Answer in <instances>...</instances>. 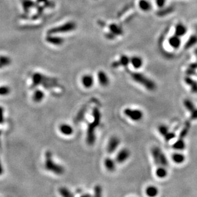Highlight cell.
Masks as SVG:
<instances>
[{
	"label": "cell",
	"mask_w": 197,
	"mask_h": 197,
	"mask_svg": "<svg viewBox=\"0 0 197 197\" xmlns=\"http://www.w3.org/2000/svg\"><path fill=\"white\" fill-rule=\"evenodd\" d=\"M94 120L91 123L89 124L86 133V142L87 144L92 145L94 144L95 142V129L98 127L100 123L101 119V114L99 109L97 107H94L92 111Z\"/></svg>",
	"instance_id": "cell-1"
},
{
	"label": "cell",
	"mask_w": 197,
	"mask_h": 197,
	"mask_svg": "<svg viewBox=\"0 0 197 197\" xmlns=\"http://www.w3.org/2000/svg\"><path fill=\"white\" fill-rule=\"evenodd\" d=\"M45 168L56 175H62L65 172L64 166L54 161L52 153L49 150L46 151L45 154Z\"/></svg>",
	"instance_id": "cell-2"
},
{
	"label": "cell",
	"mask_w": 197,
	"mask_h": 197,
	"mask_svg": "<svg viewBox=\"0 0 197 197\" xmlns=\"http://www.w3.org/2000/svg\"><path fill=\"white\" fill-rule=\"evenodd\" d=\"M131 76L134 81L145 87L146 89L154 91L156 89V83L142 73L134 72L131 73Z\"/></svg>",
	"instance_id": "cell-3"
},
{
	"label": "cell",
	"mask_w": 197,
	"mask_h": 197,
	"mask_svg": "<svg viewBox=\"0 0 197 197\" xmlns=\"http://www.w3.org/2000/svg\"><path fill=\"white\" fill-rule=\"evenodd\" d=\"M125 115L133 121H138L143 118L144 114L140 110L132 109V108H125L124 111Z\"/></svg>",
	"instance_id": "cell-4"
},
{
	"label": "cell",
	"mask_w": 197,
	"mask_h": 197,
	"mask_svg": "<svg viewBox=\"0 0 197 197\" xmlns=\"http://www.w3.org/2000/svg\"><path fill=\"white\" fill-rule=\"evenodd\" d=\"M167 44L168 45V47L171 51H176L180 48L181 46L182 41L181 38L177 36V35H174L170 36L167 40Z\"/></svg>",
	"instance_id": "cell-5"
},
{
	"label": "cell",
	"mask_w": 197,
	"mask_h": 197,
	"mask_svg": "<svg viewBox=\"0 0 197 197\" xmlns=\"http://www.w3.org/2000/svg\"><path fill=\"white\" fill-rule=\"evenodd\" d=\"M76 27V25L73 23H67L63 26L57 27L55 28H53L51 30L49 31V34H54L56 33H64V32H68L73 30V29Z\"/></svg>",
	"instance_id": "cell-6"
},
{
	"label": "cell",
	"mask_w": 197,
	"mask_h": 197,
	"mask_svg": "<svg viewBox=\"0 0 197 197\" xmlns=\"http://www.w3.org/2000/svg\"><path fill=\"white\" fill-rule=\"evenodd\" d=\"M120 144V140L116 137H113L108 142L107 146V151L108 153L111 154L115 151Z\"/></svg>",
	"instance_id": "cell-7"
},
{
	"label": "cell",
	"mask_w": 197,
	"mask_h": 197,
	"mask_svg": "<svg viewBox=\"0 0 197 197\" xmlns=\"http://www.w3.org/2000/svg\"><path fill=\"white\" fill-rule=\"evenodd\" d=\"M130 156V152L127 149H122L116 154V161L119 163H122L126 161Z\"/></svg>",
	"instance_id": "cell-8"
},
{
	"label": "cell",
	"mask_w": 197,
	"mask_h": 197,
	"mask_svg": "<svg viewBox=\"0 0 197 197\" xmlns=\"http://www.w3.org/2000/svg\"><path fill=\"white\" fill-rule=\"evenodd\" d=\"M187 32V28L184 24L179 23L175 27L174 35H177L179 37H182L185 35Z\"/></svg>",
	"instance_id": "cell-9"
},
{
	"label": "cell",
	"mask_w": 197,
	"mask_h": 197,
	"mask_svg": "<svg viewBox=\"0 0 197 197\" xmlns=\"http://www.w3.org/2000/svg\"><path fill=\"white\" fill-rule=\"evenodd\" d=\"M94 78L91 75H85L81 78V82L86 88H90L94 84Z\"/></svg>",
	"instance_id": "cell-10"
},
{
	"label": "cell",
	"mask_w": 197,
	"mask_h": 197,
	"mask_svg": "<svg viewBox=\"0 0 197 197\" xmlns=\"http://www.w3.org/2000/svg\"><path fill=\"white\" fill-rule=\"evenodd\" d=\"M138 7L141 11L145 12H149L152 9L151 3L148 0H140L138 1Z\"/></svg>",
	"instance_id": "cell-11"
},
{
	"label": "cell",
	"mask_w": 197,
	"mask_h": 197,
	"mask_svg": "<svg viewBox=\"0 0 197 197\" xmlns=\"http://www.w3.org/2000/svg\"><path fill=\"white\" fill-rule=\"evenodd\" d=\"M130 63L135 69H140L143 66L144 61L141 57L133 56L130 59Z\"/></svg>",
	"instance_id": "cell-12"
},
{
	"label": "cell",
	"mask_w": 197,
	"mask_h": 197,
	"mask_svg": "<svg viewBox=\"0 0 197 197\" xmlns=\"http://www.w3.org/2000/svg\"><path fill=\"white\" fill-rule=\"evenodd\" d=\"M97 77L100 84L102 86H107L109 84V78L108 75L104 72L100 71L97 74Z\"/></svg>",
	"instance_id": "cell-13"
},
{
	"label": "cell",
	"mask_w": 197,
	"mask_h": 197,
	"mask_svg": "<svg viewBox=\"0 0 197 197\" xmlns=\"http://www.w3.org/2000/svg\"><path fill=\"white\" fill-rule=\"evenodd\" d=\"M60 132L65 135H70L73 133V128L68 124H62L60 126Z\"/></svg>",
	"instance_id": "cell-14"
},
{
	"label": "cell",
	"mask_w": 197,
	"mask_h": 197,
	"mask_svg": "<svg viewBox=\"0 0 197 197\" xmlns=\"http://www.w3.org/2000/svg\"><path fill=\"white\" fill-rule=\"evenodd\" d=\"M87 108H88L87 105H85V106L82 107L81 109L79 110L78 113L76 116V118H75V119H74L75 123H78L79 122H81V121L84 119V117H85V114L86 112V110H87Z\"/></svg>",
	"instance_id": "cell-15"
},
{
	"label": "cell",
	"mask_w": 197,
	"mask_h": 197,
	"mask_svg": "<svg viewBox=\"0 0 197 197\" xmlns=\"http://www.w3.org/2000/svg\"><path fill=\"white\" fill-rule=\"evenodd\" d=\"M162 151L160 148H159L158 147H154L151 150V153L152 155L153 159L154 160V163H156L157 165H158V161H159V158L160 154H161Z\"/></svg>",
	"instance_id": "cell-16"
},
{
	"label": "cell",
	"mask_w": 197,
	"mask_h": 197,
	"mask_svg": "<svg viewBox=\"0 0 197 197\" xmlns=\"http://www.w3.org/2000/svg\"><path fill=\"white\" fill-rule=\"evenodd\" d=\"M104 165H105L106 169L109 171L113 172L115 170V162L110 158H106L105 161H104Z\"/></svg>",
	"instance_id": "cell-17"
},
{
	"label": "cell",
	"mask_w": 197,
	"mask_h": 197,
	"mask_svg": "<svg viewBox=\"0 0 197 197\" xmlns=\"http://www.w3.org/2000/svg\"><path fill=\"white\" fill-rule=\"evenodd\" d=\"M146 194L149 197H156L158 195V190L156 186H149L145 190Z\"/></svg>",
	"instance_id": "cell-18"
},
{
	"label": "cell",
	"mask_w": 197,
	"mask_h": 197,
	"mask_svg": "<svg viewBox=\"0 0 197 197\" xmlns=\"http://www.w3.org/2000/svg\"><path fill=\"white\" fill-rule=\"evenodd\" d=\"M44 98V93L43 91L40 90H36L33 95V101L37 103H39L42 102Z\"/></svg>",
	"instance_id": "cell-19"
},
{
	"label": "cell",
	"mask_w": 197,
	"mask_h": 197,
	"mask_svg": "<svg viewBox=\"0 0 197 197\" xmlns=\"http://www.w3.org/2000/svg\"><path fill=\"white\" fill-rule=\"evenodd\" d=\"M191 127V123L190 121H187L185 123V126H184V128L182 129V130L181 131V133L179 135V138L181 139H183L184 138H185L186 135H187L188 132H189V129Z\"/></svg>",
	"instance_id": "cell-20"
},
{
	"label": "cell",
	"mask_w": 197,
	"mask_h": 197,
	"mask_svg": "<svg viewBox=\"0 0 197 197\" xmlns=\"http://www.w3.org/2000/svg\"><path fill=\"white\" fill-rule=\"evenodd\" d=\"M174 10V8L171 7H169L165 8H161L160 10H159L157 14L159 17H164V16H166V15H168L169 14L171 13V12H172Z\"/></svg>",
	"instance_id": "cell-21"
},
{
	"label": "cell",
	"mask_w": 197,
	"mask_h": 197,
	"mask_svg": "<svg viewBox=\"0 0 197 197\" xmlns=\"http://www.w3.org/2000/svg\"><path fill=\"white\" fill-rule=\"evenodd\" d=\"M59 193L62 197H74L73 193L65 187L60 188L59 189Z\"/></svg>",
	"instance_id": "cell-22"
},
{
	"label": "cell",
	"mask_w": 197,
	"mask_h": 197,
	"mask_svg": "<svg viewBox=\"0 0 197 197\" xmlns=\"http://www.w3.org/2000/svg\"><path fill=\"white\" fill-rule=\"evenodd\" d=\"M172 160L175 163L180 164V163H183L185 160V156L182 154L175 153L172 155Z\"/></svg>",
	"instance_id": "cell-23"
},
{
	"label": "cell",
	"mask_w": 197,
	"mask_h": 197,
	"mask_svg": "<svg viewBox=\"0 0 197 197\" xmlns=\"http://www.w3.org/2000/svg\"><path fill=\"white\" fill-rule=\"evenodd\" d=\"M197 44V35H192L189 40L187 41V42L186 43V45H185V47L186 49H189L193 46L196 45Z\"/></svg>",
	"instance_id": "cell-24"
},
{
	"label": "cell",
	"mask_w": 197,
	"mask_h": 197,
	"mask_svg": "<svg viewBox=\"0 0 197 197\" xmlns=\"http://www.w3.org/2000/svg\"><path fill=\"white\" fill-rule=\"evenodd\" d=\"M156 174L159 178L163 179L166 177V176L167 175L168 172H167L166 169L165 168L164 166H160L156 170Z\"/></svg>",
	"instance_id": "cell-25"
},
{
	"label": "cell",
	"mask_w": 197,
	"mask_h": 197,
	"mask_svg": "<svg viewBox=\"0 0 197 197\" xmlns=\"http://www.w3.org/2000/svg\"><path fill=\"white\" fill-rule=\"evenodd\" d=\"M186 147V144L184 143L183 139H179L178 140L176 141V142L173 145V148L177 150H182Z\"/></svg>",
	"instance_id": "cell-26"
},
{
	"label": "cell",
	"mask_w": 197,
	"mask_h": 197,
	"mask_svg": "<svg viewBox=\"0 0 197 197\" xmlns=\"http://www.w3.org/2000/svg\"><path fill=\"white\" fill-rule=\"evenodd\" d=\"M48 42L54 45H60L63 42V39H60L59 37H53V36H49L46 39Z\"/></svg>",
	"instance_id": "cell-27"
},
{
	"label": "cell",
	"mask_w": 197,
	"mask_h": 197,
	"mask_svg": "<svg viewBox=\"0 0 197 197\" xmlns=\"http://www.w3.org/2000/svg\"><path fill=\"white\" fill-rule=\"evenodd\" d=\"M184 105L186 107V109L190 112H191L193 110H194L196 108L193 103L191 100L188 99H186L184 100Z\"/></svg>",
	"instance_id": "cell-28"
},
{
	"label": "cell",
	"mask_w": 197,
	"mask_h": 197,
	"mask_svg": "<svg viewBox=\"0 0 197 197\" xmlns=\"http://www.w3.org/2000/svg\"><path fill=\"white\" fill-rule=\"evenodd\" d=\"M10 63L11 60H10L9 57L3 56H0V65H1V67L9 65L10 64Z\"/></svg>",
	"instance_id": "cell-29"
},
{
	"label": "cell",
	"mask_w": 197,
	"mask_h": 197,
	"mask_svg": "<svg viewBox=\"0 0 197 197\" xmlns=\"http://www.w3.org/2000/svg\"><path fill=\"white\" fill-rule=\"evenodd\" d=\"M110 29L111 30V31L114 33V34H115L116 35L122 34V33H123L122 29L119 26H116V25L115 24H112L111 26H110Z\"/></svg>",
	"instance_id": "cell-30"
},
{
	"label": "cell",
	"mask_w": 197,
	"mask_h": 197,
	"mask_svg": "<svg viewBox=\"0 0 197 197\" xmlns=\"http://www.w3.org/2000/svg\"><path fill=\"white\" fill-rule=\"evenodd\" d=\"M158 129H159V133H160L163 137H165L166 135V134L169 132L168 128L166 126H165V125L159 126V128H158Z\"/></svg>",
	"instance_id": "cell-31"
},
{
	"label": "cell",
	"mask_w": 197,
	"mask_h": 197,
	"mask_svg": "<svg viewBox=\"0 0 197 197\" xmlns=\"http://www.w3.org/2000/svg\"><path fill=\"white\" fill-rule=\"evenodd\" d=\"M129 63H130V59L127 56H122L120 59L119 63H120L121 66H127Z\"/></svg>",
	"instance_id": "cell-32"
},
{
	"label": "cell",
	"mask_w": 197,
	"mask_h": 197,
	"mask_svg": "<svg viewBox=\"0 0 197 197\" xmlns=\"http://www.w3.org/2000/svg\"><path fill=\"white\" fill-rule=\"evenodd\" d=\"M102 187L100 185L95 186L94 189V197H102Z\"/></svg>",
	"instance_id": "cell-33"
},
{
	"label": "cell",
	"mask_w": 197,
	"mask_h": 197,
	"mask_svg": "<svg viewBox=\"0 0 197 197\" xmlns=\"http://www.w3.org/2000/svg\"><path fill=\"white\" fill-rule=\"evenodd\" d=\"M10 92V88L7 86L0 87V95H7Z\"/></svg>",
	"instance_id": "cell-34"
},
{
	"label": "cell",
	"mask_w": 197,
	"mask_h": 197,
	"mask_svg": "<svg viewBox=\"0 0 197 197\" xmlns=\"http://www.w3.org/2000/svg\"><path fill=\"white\" fill-rule=\"evenodd\" d=\"M32 2L30 0H23V6L24 10H28L30 7H32Z\"/></svg>",
	"instance_id": "cell-35"
},
{
	"label": "cell",
	"mask_w": 197,
	"mask_h": 197,
	"mask_svg": "<svg viewBox=\"0 0 197 197\" xmlns=\"http://www.w3.org/2000/svg\"><path fill=\"white\" fill-rule=\"evenodd\" d=\"M156 2V5L159 8H163L166 5V0H155Z\"/></svg>",
	"instance_id": "cell-36"
},
{
	"label": "cell",
	"mask_w": 197,
	"mask_h": 197,
	"mask_svg": "<svg viewBox=\"0 0 197 197\" xmlns=\"http://www.w3.org/2000/svg\"><path fill=\"white\" fill-rule=\"evenodd\" d=\"M175 134L174 133H172V132H168L164 137V138H165V140L168 142V141H170L171 140H172L174 139V138H175Z\"/></svg>",
	"instance_id": "cell-37"
},
{
	"label": "cell",
	"mask_w": 197,
	"mask_h": 197,
	"mask_svg": "<svg viewBox=\"0 0 197 197\" xmlns=\"http://www.w3.org/2000/svg\"><path fill=\"white\" fill-rule=\"evenodd\" d=\"M197 119V109L195 108L194 110L191 112L190 120H196Z\"/></svg>",
	"instance_id": "cell-38"
},
{
	"label": "cell",
	"mask_w": 197,
	"mask_h": 197,
	"mask_svg": "<svg viewBox=\"0 0 197 197\" xmlns=\"http://www.w3.org/2000/svg\"><path fill=\"white\" fill-rule=\"evenodd\" d=\"M3 121V110L1 107H0V123Z\"/></svg>",
	"instance_id": "cell-39"
},
{
	"label": "cell",
	"mask_w": 197,
	"mask_h": 197,
	"mask_svg": "<svg viewBox=\"0 0 197 197\" xmlns=\"http://www.w3.org/2000/svg\"><path fill=\"white\" fill-rule=\"evenodd\" d=\"M190 67H191V68L193 69V70H195V68H197V63H195L193 65H191L190 66Z\"/></svg>",
	"instance_id": "cell-40"
},
{
	"label": "cell",
	"mask_w": 197,
	"mask_h": 197,
	"mask_svg": "<svg viewBox=\"0 0 197 197\" xmlns=\"http://www.w3.org/2000/svg\"><path fill=\"white\" fill-rule=\"evenodd\" d=\"M3 174V167L1 165V161H0V175H1Z\"/></svg>",
	"instance_id": "cell-41"
},
{
	"label": "cell",
	"mask_w": 197,
	"mask_h": 197,
	"mask_svg": "<svg viewBox=\"0 0 197 197\" xmlns=\"http://www.w3.org/2000/svg\"><path fill=\"white\" fill-rule=\"evenodd\" d=\"M81 197H92V196L89 194H85V195H82Z\"/></svg>",
	"instance_id": "cell-42"
}]
</instances>
